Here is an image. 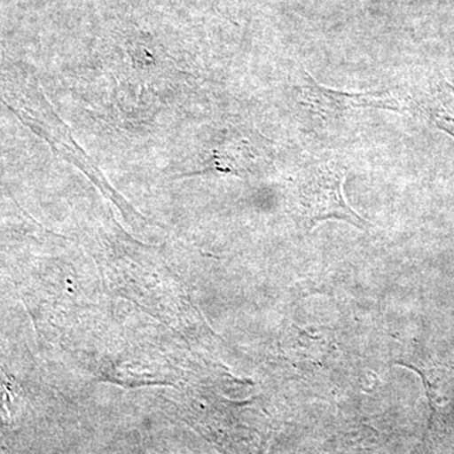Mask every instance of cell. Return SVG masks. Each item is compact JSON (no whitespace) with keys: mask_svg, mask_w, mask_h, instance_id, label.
I'll return each instance as SVG.
<instances>
[{"mask_svg":"<svg viewBox=\"0 0 454 454\" xmlns=\"http://www.w3.org/2000/svg\"><path fill=\"white\" fill-rule=\"evenodd\" d=\"M346 173L336 160H317L295 172L286 191V206L295 223L307 231L327 220L366 229L369 223L352 210L343 195Z\"/></svg>","mask_w":454,"mask_h":454,"instance_id":"obj_1","label":"cell"},{"mask_svg":"<svg viewBox=\"0 0 454 454\" xmlns=\"http://www.w3.org/2000/svg\"><path fill=\"white\" fill-rule=\"evenodd\" d=\"M297 97L304 109L324 121H333L355 109H381L402 112L405 109L390 91L346 92L325 88L304 70L298 74Z\"/></svg>","mask_w":454,"mask_h":454,"instance_id":"obj_2","label":"cell"},{"mask_svg":"<svg viewBox=\"0 0 454 454\" xmlns=\"http://www.w3.org/2000/svg\"><path fill=\"white\" fill-rule=\"evenodd\" d=\"M420 109L438 129L454 139V86L439 80L430 86L420 101Z\"/></svg>","mask_w":454,"mask_h":454,"instance_id":"obj_3","label":"cell"}]
</instances>
